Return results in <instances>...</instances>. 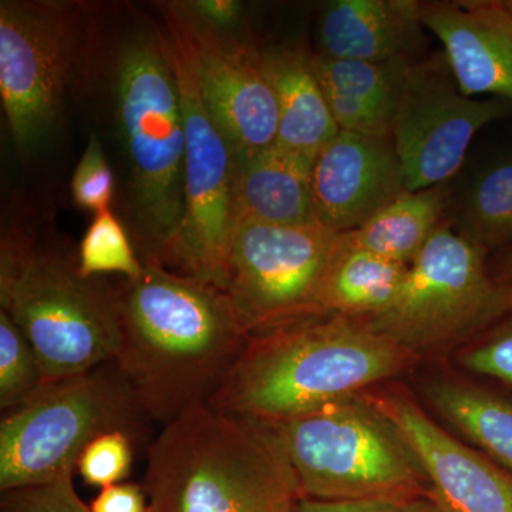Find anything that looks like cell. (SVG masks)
Masks as SVG:
<instances>
[{"label":"cell","instance_id":"cell-25","mask_svg":"<svg viewBox=\"0 0 512 512\" xmlns=\"http://www.w3.org/2000/svg\"><path fill=\"white\" fill-rule=\"evenodd\" d=\"M46 386L35 349L8 313L0 311V409L10 412L35 399Z\"/></svg>","mask_w":512,"mask_h":512},{"label":"cell","instance_id":"cell-13","mask_svg":"<svg viewBox=\"0 0 512 512\" xmlns=\"http://www.w3.org/2000/svg\"><path fill=\"white\" fill-rule=\"evenodd\" d=\"M170 5L187 37L205 106L235 154L274 144L278 106L265 76L262 53L229 30L205 23L187 2Z\"/></svg>","mask_w":512,"mask_h":512},{"label":"cell","instance_id":"cell-19","mask_svg":"<svg viewBox=\"0 0 512 512\" xmlns=\"http://www.w3.org/2000/svg\"><path fill=\"white\" fill-rule=\"evenodd\" d=\"M410 60L360 62L316 53L312 66L340 131L392 138V126Z\"/></svg>","mask_w":512,"mask_h":512},{"label":"cell","instance_id":"cell-14","mask_svg":"<svg viewBox=\"0 0 512 512\" xmlns=\"http://www.w3.org/2000/svg\"><path fill=\"white\" fill-rule=\"evenodd\" d=\"M406 191L392 138L339 131L313 163L316 220L340 234L362 227Z\"/></svg>","mask_w":512,"mask_h":512},{"label":"cell","instance_id":"cell-35","mask_svg":"<svg viewBox=\"0 0 512 512\" xmlns=\"http://www.w3.org/2000/svg\"><path fill=\"white\" fill-rule=\"evenodd\" d=\"M503 275L505 282H512V251L505 258L503 265Z\"/></svg>","mask_w":512,"mask_h":512},{"label":"cell","instance_id":"cell-5","mask_svg":"<svg viewBox=\"0 0 512 512\" xmlns=\"http://www.w3.org/2000/svg\"><path fill=\"white\" fill-rule=\"evenodd\" d=\"M150 424L116 360L49 384L2 414L0 493L74 476L84 448L100 434L124 431L141 443Z\"/></svg>","mask_w":512,"mask_h":512},{"label":"cell","instance_id":"cell-18","mask_svg":"<svg viewBox=\"0 0 512 512\" xmlns=\"http://www.w3.org/2000/svg\"><path fill=\"white\" fill-rule=\"evenodd\" d=\"M315 161L279 144L237 154L235 227L313 224L312 167Z\"/></svg>","mask_w":512,"mask_h":512},{"label":"cell","instance_id":"cell-10","mask_svg":"<svg viewBox=\"0 0 512 512\" xmlns=\"http://www.w3.org/2000/svg\"><path fill=\"white\" fill-rule=\"evenodd\" d=\"M77 2L0 3V96L16 147L30 153L50 137L87 39Z\"/></svg>","mask_w":512,"mask_h":512},{"label":"cell","instance_id":"cell-1","mask_svg":"<svg viewBox=\"0 0 512 512\" xmlns=\"http://www.w3.org/2000/svg\"><path fill=\"white\" fill-rule=\"evenodd\" d=\"M119 288L116 363L151 423L210 406L247 345L227 292L157 261Z\"/></svg>","mask_w":512,"mask_h":512},{"label":"cell","instance_id":"cell-28","mask_svg":"<svg viewBox=\"0 0 512 512\" xmlns=\"http://www.w3.org/2000/svg\"><path fill=\"white\" fill-rule=\"evenodd\" d=\"M74 204L94 215L109 211L114 195V174L111 171L99 138L90 137L72 178Z\"/></svg>","mask_w":512,"mask_h":512},{"label":"cell","instance_id":"cell-6","mask_svg":"<svg viewBox=\"0 0 512 512\" xmlns=\"http://www.w3.org/2000/svg\"><path fill=\"white\" fill-rule=\"evenodd\" d=\"M265 424L281 441L303 497L409 503L419 491L424 474L419 460L376 406L348 397Z\"/></svg>","mask_w":512,"mask_h":512},{"label":"cell","instance_id":"cell-11","mask_svg":"<svg viewBox=\"0 0 512 512\" xmlns=\"http://www.w3.org/2000/svg\"><path fill=\"white\" fill-rule=\"evenodd\" d=\"M340 238L319 222L237 224L227 295L248 335L318 313L320 285Z\"/></svg>","mask_w":512,"mask_h":512},{"label":"cell","instance_id":"cell-12","mask_svg":"<svg viewBox=\"0 0 512 512\" xmlns=\"http://www.w3.org/2000/svg\"><path fill=\"white\" fill-rule=\"evenodd\" d=\"M510 114V100H476L461 92L444 53L410 64L392 126L406 190H427L450 180L477 131Z\"/></svg>","mask_w":512,"mask_h":512},{"label":"cell","instance_id":"cell-4","mask_svg":"<svg viewBox=\"0 0 512 512\" xmlns=\"http://www.w3.org/2000/svg\"><path fill=\"white\" fill-rule=\"evenodd\" d=\"M117 120L143 261L167 265L184 220L185 126L164 30L137 33L117 64Z\"/></svg>","mask_w":512,"mask_h":512},{"label":"cell","instance_id":"cell-26","mask_svg":"<svg viewBox=\"0 0 512 512\" xmlns=\"http://www.w3.org/2000/svg\"><path fill=\"white\" fill-rule=\"evenodd\" d=\"M77 268L84 278L119 274L136 279L143 274V261L138 259L124 225L114 212L94 215L77 251Z\"/></svg>","mask_w":512,"mask_h":512},{"label":"cell","instance_id":"cell-16","mask_svg":"<svg viewBox=\"0 0 512 512\" xmlns=\"http://www.w3.org/2000/svg\"><path fill=\"white\" fill-rule=\"evenodd\" d=\"M420 19L443 43L461 92L512 101V13L504 2H420Z\"/></svg>","mask_w":512,"mask_h":512},{"label":"cell","instance_id":"cell-30","mask_svg":"<svg viewBox=\"0 0 512 512\" xmlns=\"http://www.w3.org/2000/svg\"><path fill=\"white\" fill-rule=\"evenodd\" d=\"M508 312L511 316L503 328L498 329L483 345L464 353L461 363L478 375L512 384V308Z\"/></svg>","mask_w":512,"mask_h":512},{"label":"cell","instance_id":"cell-3","mask_svg":"<svg viewBox=\"0 0 512 512\" xmlns=\"http://www.w3.org/2000/svg\"><path fill=\"white\" fill-rule=\"evenodd\" d=\"M150 512H296L303 494L268 424L200 407L147 447Z\"/></svg>","mask_w":512,"mask_h":512},{"label":"cell","instance_id":"cell-31","mask_svg":"<svg viewBox=\"0 0 512 512\" xmlns=\"http://www.w3.org/2000/svg\"><path fill=\"white\" fill-rule=\"evenodd\" d=\"M89 507L90 512H150L143 485L126 481L100 490Z\"/></svg>","mask_w":512,"mask_h":512},{"label":"cell","instance_id":"cell-29","mask_svg":"<svg viewBox=\"0 0 512 512\" xmlns=\"http://www.w3.org/2000/svg\"><path fill=\"white\" fill-rule=\"evenodd\" d=\"M0 512H90L73 484V476L5 491Z\"/></svg>","mask_w":512,"mask_h":512},{"label":"cell","instance_id":"cell-8","mask_svg":"<svg viewBox=\"0 0 512 512\" xmlns=\"http://www.w3.org/2000/svg\"><path fill=\"white\" fill-rule=\"evenodd\" d=\"M158 9L163 13L185 126L184 220L167 265L227 292L237 154L205 106L187 37L170 2L160 3Z\"/></svg>","mask_w":512,"mask_h":512},{"label":"cell","instance_id":"cell-36","mask_svg":"<svg viewBox=\"0 0 512 512\" xmlns=\"http://www.w3.org/2000/svg\"><path fill=\"white\" fill-rule=\"evenodd\" d=\"M505 6H507L508 9L511 10L512 13V0H507V2H504Z\"/></svg>","mask_w":512,"mask_h":512},{"label":"cell","instance_id":"cell-32","mask_svg":"<svg viewBox=\"0 0 512 512\" xmlns=\"http://www.w3.org/2000/svg\"><path fill=\"white\" fill-rule=\"evenodd\" d=\"M404 501L369 498V500H319L302 497L296 512H402Z\"/></svg>","mask_w":512,"mask_h":512},{"label":"cell","instance_id":"cell-2","mask_svg":"<svg viewBox=\"0 0 512 512\" xmlns=\"http://www.w3.org/2000/svg\"><path fill=\"white\" fill-rule=\"evenodd\" d=\"M315 313L249 335L210 407L278 423L396 375L412 353L362 320Z\"/></svg>","mask_w":512,"mask_h":512},{"label":"cell","instance_id":"cell-22","mask_svg":"<svg viewBox=\"0 0 512 512\" xmlns=\"http://www.w3.org/2000/svg\"><path fill=\"white\" fill-rule=\"evenodd\" d=\"M447 208L443 184L403 192L366 224L346 232L350 244L397 264L412 265L441 225Z\"/></svg>","mask_w":512,"mask_h":512},{"label":"cell","instance_id":"cell-9","mask_svg":"<svg viewBox=\"0 0 512 512\" xmlns=\"http://www.w3.org/2000/svg\"><path fill=\"white\" fill-rule=\"evenodd\" d=\"M512 308V282L488 274L485 249L441 224L383 311L357 318L407 352L458 342Z\"/></svg>","mask_w":512,"mask_h":512},{"label":"cell","instance_id":"cell-20","mask_svg":"<svg viewBox=\"0 0 512 512\" xmlns=\"http://www.w3.org/2000/svg\"><path fill=\"white\" fill-rule=\"evenodd\" d=\"M262 64L278 106L275 143L315 161L340 128L316 79L312 56L298 47H278L262 53Z\"/></svg>","mask_w":512,"mask_h":512},{"label":"cell","instance_id":"cell-7","mask_svg":"<svg viewBox=\"0 0 512 512\" xmlns=\"http://www.w3.org/2000/svg\"><path fill=\"white\" fill-rule=\"evenodd\" d=\"M0 306L35 349L47 384L92 372L119 356V289L84 278L77 258L37 244L18 274L0 284Z\"/></svg>","mask_w":512,"mask_h":512},{"label":"cell","instance_id":"cell-17","mask_svg":"<svg viewBox=\"0 0 512 512\" xmlns=\"http://www.w3.org/2000/svg\"><path fill=\"white\" fill-rule=\"evenodd\" d=\"M423 28L416 0H332L320 10L319 53L360 62H416Z\"/></svg>","mask_w":512,"mask_h":512},{"label":"cell","instance_id":"cell-23","mask_svg":"<svg viewBox=\"0 0 512 512\" xmlns=\"http://www.w3.org/2000/svg\"><path fill=\"white\" fill-rule=\"evenodd\" d=\"M454 231L487 251L512 241V151L468 178L453 207Z\"/></svg>","mask_w":512,"mask_h":512},{"label":"cell","instance_id":"cell-27","mask_svg":"<svg viewBox=\"0 0 512 512\" xmlns=\"http://www.w3.org/2000/svg\"><path fill=\"white\" fill-rule=\"evenodd\" d=\"M137 441L124 431H107L84 448L76 471L84 484L103 488L124 483L130 476Z\"/></svg>","mask_w":512,"mask_h":512},{"label":"cell","instance_id":"cell-24","mask_svg":"<svg viewBox=\"0 0 512 512\" xmlns=\"http://www.w3.org/2000/svg\"><path fill=\"white\" fill-rule=\"evenodd\" d=\"M429 396L450 423L512 470V403L463 383L434 384Z\"/></svg>","mask_w":512,"mask_h":512},{"label":"cell","instance_id":"cell-21","mask_svg":"<svg viewBox=\"0 0 512 512\" xmlns=\"http://www.w3.org/2000/svg\"><path fill=\"white\" fill-rule=\"evenodd\" d=\"M409 266L350 244L342 234L318 295V313L365 318L392 303Z\"/></svg>","mask_w":512,"mask_h":512},{"label":"cell","instance_id":"cell-33","mask_svg":"<svg viewBox=\"0 0 512 512\" xmlns=\"http://www.w3.org/2000/svg\"><path fill=\"white\" fill-rule=\"evenodd\" d=\"M187 6L208 25L225 30H231L242 13V3L237 0H195Z\"/></svg>","mask_w":512,"mask_h":512},{"label":"cell","instance_id":"cell-15","mask_svg":"<svg viewBox=\"0 0 512 512\" xmlns=\"http://www.w3.org/2000/svg\"><path fill=\"white\" fill-rule=\"evenodd\" d=\"M375 406L412 448L441 510L512 512V477L448 436L409 400L389 397Z\"/></svg>","mask_w":512,"mask_h":512},{"label":"cell","instance_id":"cell-34","mask_svg":"<svg viewBox=\"0 0 512 512\" xmlns=\"http://www.w3.org/2000/svg\"><path fill=\"white\" fill-rule=\"evenodd\" d=\"M402 512H444L433 500H414L404 505Z\"/></svg>","mask_w":512,"mask_h":512}]
</instances>
